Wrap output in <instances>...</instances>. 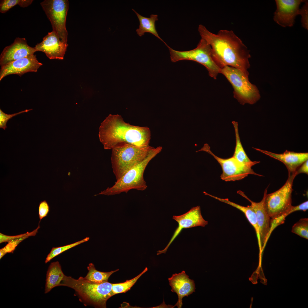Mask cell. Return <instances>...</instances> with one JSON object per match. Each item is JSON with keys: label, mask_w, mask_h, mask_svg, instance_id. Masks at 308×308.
<instances>
[{"label": "cell", "mask_w": 308, "mask_h": 308, "mask_svg": "<svg viewBox=\"0 0 308 308\" xmlns=\"http://www.w3.org/2000/svg\"><path fill=\"white\" fill-rule=\"evenodd\" d=\"M198 31L210 46L213 60L219 68L230 66L249 74L250 51L233 31L221 30L215 34L201 24Z\"/></svg>", "instance_id": "6da1fadb"}, {"label": "cell", "mask_w": 308, "mask_h": 308, "mask_svg": "<svg viewBox=\"0 0 308 308\" xmlns=\"http://www.w3.org/2000/svg\"><path fill=\"white\" fill-rule=\"evenodd\" d=\"M99 130V139L105 149H112L121 143L141 147L149 146L151 138L149 128L126 123L118 114H109L101 123Z\"/></svg>", "instance_id": "7a4b0ae2"}, {"label": "cell", "mask_w": 308, "mask_h": 308, "mask_svg": "<svg viewBox=\"0 0 308 308\" xmlns=\"http://www.w3.org/2000/svg\"><path fill=\"white\" fill-rule=\"evenodd\" d=\"M61 286L74 289L85 304L95 307L106 308L107 300L114 295L112 283L108 281L95 283L82 277L76 279L65 275Z\"/></svg>", "instance_id": "3957f363"}, {"label": "cell", "mask_w": 308, "mask_h": 308, "mask_svg": "<svg viewBox=\"0 0 308 308\" xmlns=\"http://www.w3.org/2000/svg\"><path fill=\"white\" fill-rule=\"evenodd\" d=\"M162 149L160 146L154 147L142 161L127 171L112 186L108 187L99 194L112 195L123 192L127 193L132 189L140 191L146 189L147 186L143 177L145 170L149 161Z\"/></svg>", "instance_id": "277c9868"}, {"label": "cell", "mask_w": 308, "mask_h": 308, "mask_svg": "<svg viewBox=\"0 0 308 308\" xmlns=\"http://www.w3.org/2000/svg\"><path fill=\"white\" fill-rule=\"evenodd\" d=\"M153 148L149 145L141 147L126 143H120L113 147L111 163L116 181L144 159Z\"/></svg>", "instance_id": "5b68a950"}, {"label": "cell", "mask_w": 308, "mask_h": 308, "mask_svg": "<svg viewBox=\"0 0 308 308\" xmlns=\"http://www.w3.org/2000/svg\"><path fill=\"white\" fill-rule=\"evenodd\" d=\"M220 73L226 78L232 85L234 97L242 105L253 104L258 101L260 95L256 86L249 81L248 74L232 67L221 68Z\"/></svg>", "instance_id": "8992f818"}, {"label": "cell", "mask_w": 308, "mask_h": 308, "mask_svg": "<svg viewBox=\"0 0 308 308\" xmlns=\"http://www.w3.org/2000/svg\"><path fill=\"white\" fill-rule=\"evenodd\" d=\"M167 46L169 51L171 62H175L182 60H189L197 62L204 66L209 75L214 79H216L220 73L221 68L213 60L210 46L204 39L201 38L195 48L188 51H177L167 45Z\"/></svg>", "instance_id": "52a82bcc"}, {"label": "cell", "mask_w": 308, "mask_h": 308, "mask_svg": "<svg viewBox=\"0 0 308 308\" xmlns=\"http://www.w3.org/2000/svg\"><path fill=\"white\" fill-rule=\"evenodd\" d=\"M295 173L288 175L285 183L280 189L268 194V187L265 189L264 195L265 209L271 219H275L288 210L292 206L291 194Z\"/></svg>", "instance_id": "ba28073f"}, {"label": "cell", "mask_w": 308, "mask_h": 308, "mask_svg": "<svg viewBox=\"0 0 308 308\" xmlns=\"http://www.w3.org/2000/svg\"><path fill=\"white\" fill-rule=\"evenodd\" d=\"M42 9L50 21L52 31L60 40L67 44L68 32L66 24L69 9L68 0H45L40 3Z\"/></svg>", "instance_id": "9c48e42d"}, {"label": "cell", "mask_w": 308, "mask_h": 308, "mask_svg": "<svg viewBox=\"0 0 308 308\" xmlns=\"http://www.w3.org/2000/svg\"><path fill=\"white\" fill-rule=\"evenodd\" d=\"M203 151L213 156L219 163L222 167V172L220 178L226 181H235L241 180L252 174L259 176H263L254 172L251 165L240 163L232 156L227 159L218 157L214 154L210 149L207 143L204 144L201 149L196 152Z\"/></svg>", "instance_id": "30bf717a"}, {"label": "cell", "mask_w": 308, "mask_h": 308, "mask_svg": "<svg viewBox=\"0 0 308 308\" xmlns=\"http://www.w3.org/2000/svg\"><path fill=\"white\" fill-rule=\"evenodd\" d=\"M173 219L177 222L178 226L167 245L163 250L157 251V255L165 254L170 245L183 229L198 226L204 227L208 224V222L205 220L202 216L200 208L199 206L193 207L183 214L173 216Z\"/></svg>", "instance_id": "8fae6325"}, {"label": "cell", "mask_w": 308, "mask_h": 308, "mask_svg": "<svg viewBox=\"0 0 308 308\" xmlns=\"http://www.w3.org/2000/svg\"><path fill=\"white\" fill-rule=\"evenodd\" d=\"M304 0H276V9L274 13L275 22L283 27H291L299 13V6Z\"/></svg>", "instance_id": "7c38bea8"}, {"label": "cell", "mask_w": 308, "mask_h": 308, "mask_svg": "<svg viewBox=\"0 0 308 308\" xmlns=\"http://www.w3.org/2000/svg\"><path fill=\"white\" fill-rule=\"evenodd\" d=\"M35 47L29 46L25 38L17 37L13 42L5 47L0 56L1 66L9 62L34 55Z\"/></svg>", "instance_id": "4fadbf2b"}, {"label": "cell", "mask_w": 308, "mask_h": 308, "mask_svg": "<svg viewBox=\"0 0 308 308\" xmlns=\"http://www.w3.org/2000/svg\"><path fill=\"white\" fill-rule=\"evenodd\" d=\"M42 64L39 62L36 55L21 58L1 66L0 81L9 75L15 74L21 76L29 72H36Z\"/></svg>", "instance_id": "5bb4252c"}, {"label": "cell", "mask_w": 308, "mask_h": 308, "mask_svg": "<svg viewBox=\"0 0 308 308\" xmlns=\"http://www.w3.org/2000/svg\"><path fill=\"white\" fill-rule=\"evenodd\" d=\"M68 46L62 42L56 33L52 31L44 37L35 47L36 51L44 53L50 59L63 60Z\"/></svg>", "instance_id": "9a60e30c"}, {"label": "cell", "mask_w": 308, "mask_h": 308, "mask_svg": "<svg viewBox=\"0 0 308 308\" xmlns=\"http://www.w3.org/2000/svg\"><path fill=\"white\" fill-rule=\"evenodd\" d=\"M237 193L251 203L250 206L255 212L259 230L261 247H262L271 234V218L264 208V195L263 198L260 202H255L250 199L244 192L238 191H237Z\"/></svg>", "instance_id": "2e32d148"}, {"label": "cell", "mask_w": 308, "mask_h": 308, "mask_svg": "<svg viewBox=\"0 0 308 308\" xmlns=\"http://www.w3.org/2000/svg\"><path fill=\"white\" fill-rule=\"evenodd\" d=\"M169 285L171 287V291L177 295L178 300L174 306L178 308L182 307V299L195 292V284L193 280L190 279L184 271L181 273L173 274L168 279Z\"/></svg>", "instance_id": "e0dca14e"}, {"label": "cell", "mask_w": 308, "mask_h": 308, "mask_svg": "<svg viewBox=\"0 0 308 308\" xmlns=\"http://www.w3.org/2000/svg\"><path fill=\"white\" fill-rule=\"evenodd\" d=\"M253 148L283 163L287 169L288 175L295 173L298 168L308 159V153H297L286 150L283 153L277 154L258 148Z\"/></svg>", "instance_id": "ac0fdd59"}, {"label": "cell", "mask_w": 308, "mask_h": 308, "mask_svg": "<svg viewBox=\"0 0 308 308\" xmlns=\"http://www.w3.org/2000/svg\"><path fill=\"white\" fill-rule=\"evenodd\" d=\"M64 275L58 262L51 263L47 272L44 293H47L53 288L61 286Z\"/></svg>", "instance_id": "d6986e66"}, {"label": "cell", "mask_w": 308, "mask_h": 308, "mask_svg": "<svg viewBox=\"0 0 308 308\" xmlns=\"http://www.w3.org/2000/svg\"><path fill=\"white\" fill-rule=\"evenodd\" d=\"M208 195L220 201L230 205L242 212L250 224L254 228L256 232L259 246L261 247L259 230L257 223V218L255 212L250 205L246 206H242L230 201L228 198H221L209 194Z\"/></svg>", "instance_id": "ffe728a7"}, {"label": "cell", "mask_w": 308, "mask_h": 308, "mask_svg": "<svg viewBox=\"0 0 308 308\" xmlns=\"http://www.w3.org/2000/svg\"><path fill=\"white\" fill-rule=\"evenodd\" d=\"M136 14L139 22V28L136 30L138 35L141 37L144 35L145 33H151L163 41L167 46L166 44L159 36L155 28V22L158 20L157 15L152 14L149 17H143L132 9Z\"/></svg>", "instance_id": "44dd1931"}, {"label": "cell", "mask_w": 308, "mask_h": 308, "mask_svg": "<svg viewBox=\"0 0 308 308\" xmlns=\"http://www.w3.org/2000/svg\"><path fill=\"white\" fill-rule=\"evenodd\" d=\"M232 123L234 129L236 146L234 153L232 157L239 162L245 164L249 165L252 167L259 163V161H252L246 155L242 144L239 135L238 123L233 121Z\"/></svg>", "instance_id": "7402d4cb"}, {"label": "cell", "mask_w": 308, "mask_h": 308, "mask_svg": "<svg viewBox=\"0 0 308 308\" xmlns=\"http://www.w3.org/2000/svg\"><path fill=\"white\" fill-rule=\"evenodd\" d=\"M88 272L84 278L90 281L95 283H101L108 281L110 276L119 269L109 272H103L96 270L94 264L92 263L89 264L87 267Z\"/></svg>", "instance_id": "603a6c76"}, {"label": "cell", "mask_w": 308, "mask_h": 308, "mask_svg": "<svg viewBox=\"0 0 308 308\" xmlns=\"http://www.w3.org/2000/svg\"><path fill=\"white\" fill-rule=\"evenodd\" d=\"M308 209V201H306L295 206H292L287 211L277 218L271 220L270 233L277 226L284 223L286 216L291 213L298 210L305 211Z\"/></svg>", "instance_id": "cb8c5ba5"}, {"label": "cell", "mask_w": 308, "mask_h": 308, "mask_svg": "<svg viewBox=\"0 0 308 308\" xmlns=\"http://www.w3.org/2000/svg\"><path fill=\"white\" fill-rule=\"evenodd\" d=\"M148 269L146 267L136 277L130 280H127L124 282L112 283V291L113 295L118 293H125L130 289L138 279Z\"/></svg>", "instance_id": "d4e9b609"}, {"label": "cell", "mask_w": 308, "mask_h": 308, "mask_svg": "<svg viewBox=\"0 0 308 308\" xmlns=\"http://www.w3.org/2000/svg\"><path fill=\"white\" fill-rule=\"evenodd\" d=\"M89 239V238L87 237L83 240L72 244L52 248L46 258L45 263H48L53 258L64 251L81 244L87 242Z\"/></svg>", "instance_id": "484cf974"}, {"label": "cell", "mask_w": 308, "mask_h": 308, "mask_svg": "<svg viewBox=\"0 0 308 308\" xmlns=\"http://www.w3.org/2000/svg\"><path fill=\"white\" fill-rule=\"evenodd\" d=\"M292 232L304 238L308 239V219L302 218L293 226Z\"/></svg>", "instance_id": "4316f807"}, {"label": "cell", "mask_w": 308, "mask_h": 308, "mask_svg": "<svg viewBox=\"0 0 308 308\" xmlns=\"http://www.w3.org/2000/svg\"><path fill=\"white\" fill-rule=\"evenodd\" d=\"M22 7H26L27 5L26 0H2L0 1V12L5 13L17 5Z\"/></svg>", "instance_id": "83f0119b"}, {"label": "cell", "mask_w": 308, "mask_h": 308, "mask_svg": "<svg viewBox=\"0 0 308 308\" xmlns=\"http://www.w3.org/2000/svg\"><path fill=\"white\" fill-rule=\"evenodd\" d=\"M28 238L25 237L12 240L8 242L4 247L0 250V259L7 253L13 252L19 244L24 240Z\"/></svg>", "instance_id": "f1b7e54d"}, {"label": "cell", "mask_w": 308, "mask_h": 308, "mask_svg": "<svg viewBox=\"0 0 308 308\" xmlns=\"http://www.w3.org/2000/svg\"><path fill=\"white\" fill-rule=\"evenodd\" d=\"M40 226L39 225H38L37 228L35 230L31 232H27L26 233L24 234H21L15 236H7L3 234L2 233H0V243H2L6 242H9L15 239L23 238L24 237H28L29 236H34L37 232Z\"/></svg>", "instance_id": "f546056e"}, {"label": "cell", "mask_w": 308, "mask_h": 308, "mask_svg": "<svg viewBox=\"0 0 308 308\" xmlns=\"http://www.w3.org/2000/svg\"><path fill=\"white\" fill-rule=\"evenodd\" d=\"M32 109H26L19 112L13 114H7L4 113L0 109V128L5 130L7 127L6 124L7 121L13 117L21 113L27 112Z\"/></svg>", "instance_id": "4dcf8cb0"}, {"label": "cell", "mask_w": 308, "mask_h": 308, "mask_svg": "<svg viewBox=\"0 0 308 308\" xmlns=\"http://www.w3.org/2000/svg\"><path fill=\"white\" fill-rule=\"evenodd\" d=\"M305 4L301 9H300L299 15H301V23L302 27L304 29H308V2L305 0Z\"/></svg>", "instance_id": "1f68e13d"}, {"label": "cell", "mask_w": 308, "mask_h": 308, "mask_svg": "<svg viewBox=\"0 0 308 308\" xmlns=\"http://www.w3.org/2000/svg\"><path fill=\"white\" fill-rule=\"evenodd\" d=\"M49 210V207L47 202L45 200L41 201L38 207V214L40 220L46 216Z\"/></svg>", "instance_id": "d6a6232c"}, {"label": "cell", "mask_w": 308, "mask_h": 308, "mask_svg": "<svg viewBox=\"0 0 308 308\" xmlns=\"http://www.w3.org/2000/svg\"><path fill=\"white\" fill-rule=\"evenodd\" d=\"M297 175L299 174L303 173L308 174V160L304 162L295 171Z\"/></svg>", "instance_id": "836d02e7"}]
</instances>
